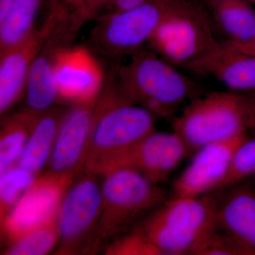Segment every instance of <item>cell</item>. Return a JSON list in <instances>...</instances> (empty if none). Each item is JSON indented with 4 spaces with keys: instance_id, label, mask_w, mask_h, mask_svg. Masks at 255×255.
<instances>
[{
    "instance_id": "cell-1",
    "label": "cell",
    "mask_w": 255,
    "mask_h": 255,
    "mask_svg": "<svg viewBox=\"0 0 255 255\" xmlns=\"http://www.w3.org/2000/svg\"><path fill=\"white\" fill-rule=\"evenodd\" d=\"M108 82L96 102L85 159L87 169L93 174L100 173L114 157L155 130V114L128 100L113 75Z\"/></svg>"
},
{
    "instance_id": "cell-2",
    "label": "cell",
    "mask_w": 255,
    "mask_h": 255,
    "mask_svg": "<svg viewBox=\"0 0 255 255\" xmlns=\"http://www.w3.org/2000/svg\"><path fill=\"white\" fill-rule=\"evenodd\" d=\"M179 70L153 50L140 49L113 75L128 100L155 116L169 117L200 91L198 84Z\"/></svg>"
},
{
    "instance_id": "cell-3",
    "label": "cell",
    "mask_w": 255,
    "mask_h": 255,
    "mask_svg": "<svg viewBox=\"0 0 255 255\" xmlns=\"http://www.w3.org/2000/svg\"><path fill=\"white\" fill-rule=\"evenodd\" d=\"M251 126L255 123L250 97L229 90L191 100L174 120L173 131L190 155L209 144L246 134Z\"/></svg>"
},
{
    "instance_id": "cell-4",
    "label": "cell",
    "mask_w": 255,
    "mask_h": 255,
    "mask_svg": "<svg viewBox=\"0 0 255 255\" xmlns=\"http://www.w3.org/2000/svg\"><path fill=\"white\" fill-rule=\"evenodd\" d=\"M221 194L172 197L154 209L140 230L159 255H191L216 221Z\"/></svg>"
},
{
    "instance_id": "cell-5",
    "label": "cell",
    "mask_w": 255,
    "mask_h": 255,
    "mask_svg": "<svg viewBox=\"0 0 255 255\" xmlns=\"http://www.w3.org/2000/svg\"><path fill=\"white\" fill-rule=\"evenodd\" d=\"M220 42L202 3L174 0L148 44L151 50L169 63L187 70Z\"/></svg>"
},
{
    "instance_id": "cell-6",
    "label": "cell",
    "mask_w": 255,
    "mask_h": 255,
    "mask_svg": "<svg viewBox=\"0 0 255 255\" xmlns=\"http://www.w3.org/2000/svg\"><path fill=\"white\" fill-rule=\"evenodd\" d=\"M101 235H110L130 226L135 220L167 201L166 191L138 171L127 167L102 174Z\"/></svg>"
},
{
    "instance_id": "cell-7",
    "label": "cell",
    "mask_w": 255,
    "mask_h": 255,
    "mask_svg": "<svg viewBox=\"0 0 255 255\" xmlns=\"http://www.w3.org/2000/svg\"><path fill=\"white\" fill-rule=\"evenodd\" d=\"M174 0H147L136 7L102 16L94 30L92 43L104 55H131L151 38Z\"/></svg>"
},
{
    "instance_id": "cell-8",
    "label": "cell",
    "mask_w": 255,
    "mask_h": 255,
    "mask_svg": "<svg viewBox=\"0 0 255 255\" xmlns=\"http://www.w3.org/2000/svg\"><path fill=\"white\" fill-rule=\"evenodd\" d=\"M73 175L51 172L37 178L31 189L1 218L3 235L8 243L56 223L60 203L73 182Z\"/></svg>"
},
{
    "instance_id": "cell-9",
    "label": "cell",
    "mask_w": 255,
    "mask_h": 255,
    "mask_svg": "<svg viewBox=\"0 0 255 255\" xmlns=\"http://www.w3.org/2000/svg\"><path fill=\"white\" fill-rule=\"evenodd\" d=\"M184 142L175 132L154 130L140 142L116 156L100 174L127 167L138 171L152 182H162L187 155Z\"/></svg>"
},
{
    "instance_id": "cell-10",
    "label": "cell",
    "mask_w": 255,
    "mask_h": 255,
    "mask_svg": "<svg viewBox=\"0 0 255 255\" xmlns=\"http://www.w3.org/2000/svg\"><path fill=\"white\" fill-rule=\"evenodd\" d=\"M247 138V133L243 134L196 151L190 164L174 182L173 197H198L220 190L235 152Z\"/></svg>"
},
{
    "instance_id": "cell-11",
    "label": "cell",
    "mask_w": 255,
    "mask_h": 255,
    "mask_svg": "<svg viewBox=\"0 0 255 255\" xmlns=\"http://www.w3.org/2000/svg\"><path fill=\"white\" fill-rule=\"evenodd\" d=\"M55 80L58 100L72 105L95 102L105 83L100 63L82 46L68 47L58 53Z\"/></svg>"
},
{
    "instance_id": "cell-12",
    "label": "cell",
    "mask_w": 255,
    "mask_h": 255,
    "mask_svg": "<svg viewBox=\"0 0 255 255\" xmlns=\"http://www.w3.org/2000/svg\"><path fill=\"white\" fill-rule=\"evenodd\" d=\"M58 16V9L50 5L41 27L19 44L1 53L0 62V112L6 113L24 95L32 63L39 53Z\"/></svg>"
},
{
    "instance_id": "cell-13",
    "label": "cell",
    "mask_w": 255,
    "mask_h": 255,
    "mask_svg": "<svg viewBox=\"0 0 255 255\" xmlns=\"http://www.w3.org/2000/svg\"><path fill=\"white\" fill-rule=\"evenodd\" d=\"M103 199L101 186L91 175L71 182L60 203L57 227L64 248L81 241L102 214Z\"/></svg>"
},
{
    "instance_id": "cell-14",
    "label": "cell",
    "mask_w": 255,
    "mask_h": 255,
    "mask_svg": "<svg viewBox=\"0 0 255 255\" xmlns=\"http://www.w3.org/2000/svg\"><path fill=\"white\" fill-rule=\"evenodd\" d=\"M78 30L73 23L65 20L58 21L52 28L30 68L24 92L28 110L41 113L50 110L58 100L55 80L57 56L70 47Z\"/></svg>"
},
{
    "instance_id": "cell-15",
    "label": "cell",
    "mask_w": 255,
    "mask_h": 255,
    "mask_svg": "<svg viewBox=\"0 0 255 255\" xmlns=\"http://www.w3.org/2000/svg\"><path fill=\"white\" fill-rule=\"evenodd\" d=\"M96 102L73 105L62 115L50 159L51 172L73 173L74 169L85 162Z\"/></svg>"
},
{
    "instance_id": "cell-16",
    "label": "cell",
    "mask_w": 255,
    "mask_h": 255,
    "mask_svg": "<svg viewBox=\"0 0 255 255\" xmlns=\"http://www.w3.org/2000/svg\"><path fill=\"white\" fill-rule=\"evenodd\" d=\"M188 70L209 75L231 91L255 92V55L220 42Z\"/></svg>"
},
{
    "instance_id": "cell-17",
    "label": "cell",
    "mask_w": 255,
    "mask_h": 255,
    "mask_svg": "<svg viewBox=\"0 0 255 255\" xmlns=\"http://www.w3.org/2000/svg\"><path fill=\"white\" fill-rule=\"evenodd\" d=\"M216 223L255 255V187L235 185L221 194Z\"/></svg>"
},
{
    "instance_id": "cell-18",
    "label": "cell",
    "mask_w": 255,
    "mask_h": 255,
    "mask_svg": "<svg viewBox=\"0 0 255 255\" xmlns=\"http://www.w3.org/2000/svg\"><path fill=\"white\" fill-rule=\"evenodd\" d=\"M248 0H205V6L216 30L225 43L241 44L255 35V10Z\"/></svg>"
},
{
    "instance_id": "cell-19",
    "label": "cell",
    "mask_w": 255,
    "mask_h": 255,
    "mask_svg": "<svg viewBox=\"0 0 255 255\" xmlns=\"http://www.w3.org/2000/svg\"><path fill=\"white\" fill-rule=\"evenodd\" d=\"M62 115L56 110L38 114L18 165L37 174L49 163Z\"/></svg>"
},
{
    "instance_id": "cell-20",
    "label": "cell",
    "mask_w": 255,
    "mask_h": 255,
    "mask_svg": "<svg viewBox=\"0 0 255 255\" xmlns=\"http://www.w3.org/2000/svg\"><path fill=\"white\" fill-rule=\"evenodd\" d=\"M38 114L28 110L15 114L3 125L0 137V171L18 164Z\"/></svg>"
},
{
    "instance_id": "cell-21",
    "label": "cell",
    "mask_w": 255,
    "mask_h": 255,
    "mask_svg": "<svg viewBox=\"0 0 255 255\" xmlns=\"http://www.w3.org/2000/svg\"><path fill=\"white\" fill-rule=\"evenodd\" d=\"M41 0H15L12 7L0 22V50L12 48L26 40L33 31Z\"/></svg>"
},
{
    "instance_id": "cell-22",
    "label": "cell",
    "mask_w": 255,
    "mask_h": 255,
    "mask_svg": "<svg viewBox=\"0 0 255 255\" xmlns=\"http://www.w3.org/2000/svg\"><path fill=\"white\" fill-rule=\"evenodd\" d=\"M37 179L36 174L18 164L1 171L0 176L1 218L23 197Z\"/></svg>"
},
{
    "instance_id": "cell-23",
    "label": "cell",
    "mask_w": 255,
    "mask_h": 255,
    "mask_svg": "<svg viewBox=\"0 0 255 255\" xmlns=\"http://www.w3.org/2000/svg\"><path fill=\"white\" fill-rule=\"evenodd\" d=\"M59 241L57 223L35 230L9 243L5 254L44 255L53 251Z\"/></svg>"
},
{
    "instance_id": "cell-24",
    "label": "cell",
    "mask_w": 255,
    "mask_h": 255,
    "mask_svg": "<svg viewBox=\"0 0 255 255\" xmlns=\"http://www.w3.org/2000/svg\"><path fill=\"white\" fill-rule=\"evenodd\" d=\"M191 255H251V253L220 227L215 221L214 225L198 243Z\"/></svg>"
},
{
    "instance_id": "cell-25",
    "label": "cell",
    "mask_w": 255,
    "mask_h": 255,
    "mask_svg": "<svg viewBox=\"0 0 255 255\" xmlns=\"http://www.w3.org/2000/svg\"><path fill=\"white\" fill-rule=\"evenodd\" d=\"M252 176H255V138L248 137L235 152L220 190L237 185Z\"/></svg>"
},
{
    "instance_id": "cell-26",
    "label": "cell",
    "mask_w": 255,
    "mask_h": 255,
    "mask_svg": "<svg viewBox=\"0 0 255 255\" xmlns=\"http://www.w3.org/2000/svg\"><path fill=\"white\" fill-rule=\"evenodd\" d=\"M111 252L116 255H159L140 229L116 243Z\"/></svg>"
},
{
    "instance_id": "cell-27",
    "label": "cell",
    "mask_w": 255,
    "mask_h": 255,
    "mask_svg": "<svg viewBox=\"0 0 255 255\" xmlns=\"http://www.w3.org/2000/svg\"><path fill=\"white\" fill-rule=\"evenodd\" d=\"M114 0H81L80 13L85 19L103 16Z\"/></svg>"
},
{
    "instance_id": "cell-28",
    "label": "cell",
    "mask_w": 255,
    "mask_h": 255,
    "mask_svg": "<svg viewBox=\"0 0 255 255\" xmlns=\"http://www.w3.org/2000/svg\"><path fill=\"white\" fill-rule=\"evenodd\" d=\"M147 0H114V2L103 16L136 7L139 5L143 4Z\"/></svg>"
},
{
    "instance_id": "cell-29",
    "label": "cell",
    "mask_w": 255,
    "mask_h": 255,
    "mask_svg": "<svg viewBox=\"0 0 255 255\" xmlns=\"http://www.w3.org/2000/svg\"><path fill=\"white\" fill-rule=\"evenodd\" d=\"M225 43V42H224ZM228 46L232 47L235 49L241 50L244 53H249V54L255 55V35L251 41L247 43H241V44H229V43H225Z\"/></svg>"
},
{
    "instance_id": "cell-30",
    "label": "cell",
    "mask_w": 255,
    "mask_h": 255,
    "mask_svg": "<svg viewBox=\"0 0 255 255\" xmlns=\"http://www.w3.org/2000/svg\"><path fill=\"white\" fill-rule=\"evenodd\" d=\"M70 2L77 8L78 9H80V4H81V0H69Z\"/></svg>"
},
{
    "instance_id": "cell-31",
    "label": "cell",
    "mask_w": 255,
    "mask_h": 255,
    "mask_svg": "<svg viewBox=\"0 0 255 255\" xmlns=\"http://www.w3.org/2000/svg\"><path fill=\"white\" fill-rule=\"evenodd\" d=\"M194 1H199V2H201V3H204V1H205V0H194Z\"/></svg>"
},
{
    "instance_id": "cell-32",
    "label": "cell",
    "mask_w": 255,
    "mask_h": 255,
    "mask_svg": "<svg viewBox=\"0 0 255 255\" xmlns=\"http://www.w3.org/2000/svg\"><path fill=\"white\" fill-rule=\"evenodd\" d=\"M248 1H251V2L254 3L255 4V0H248Z\"/></svg>"
},
{
    "instance_id": "cell-33",
    "label": "cell",
    "mask_w": 255,
    "mask_h": 255,
    "mask_svg": "<svg viewBox=\"0 0 255 255\" xmlns=\"http://www.w3.org/2000/svg\"></svg>"
}]
</instances>
